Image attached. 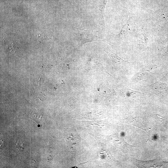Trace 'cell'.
I'll return each instance as SVG.
<instances>
[{
  "label": "cell",
  "instance_id": "cell-1",
  "mask_svg": "<svg viewBox=\"0 0 168 168\" xmlns=\"http://www.w3.org/2000/svg\"><path fill=\"white\" fill-rule=\"evenodd\" d=\"M134 118H129L128 119H126L124 120V123L130 124L142 129L143 131L147 132L145 125L142 123L137 121Z\"/></svg>",
  "mask_w": 168,
  "mask_h": 168
},
{
  "label": "cell",
  "instance_id": "cell-2",
  "mask_svg": "<svg viewBox=\"0 0 168 168\" xmlns=\"http://www.w3.org/2000/svg\"><path fill=\"white\" fill-rule=\"evenodd\" d=\"M39 40L41 42H44L49 40V37L46 33H42L39 34L38 36Z\"/></svg>",
  "mask_w": 168,
  "mask_h": 168
},
{
  "label": "cell",
  "instance_id": "cell-3",
  "mask_svg": "<svg viewBox=\"0 0 168 168\" xmlns=\"http://www.w3.org/2000/svg\"><path fill=\"white\" fill-rule=\"evenodd\" d=\"M32 165L33 166H36L37 163H39V160L37 157L36 158H34L31 161Z\"/></svg>",
  "mask_w": 168,
  "mask_h": 168
},
{
  "label": "cell",
  "instance_id": "cell-4",
  "mask_svg": "<svg viewBox=\"0 0 168 168\" xmlns=\"http://www.w3.org/2000/svg\"><path fill=\"white\" fill-rule=\"evenodd\" d=\"M5 141L2 139H1V147H2L3 146H4Z\"/></svg>",
  "mask_w": 168,
  "mask_h": 168
}]
</instances>
